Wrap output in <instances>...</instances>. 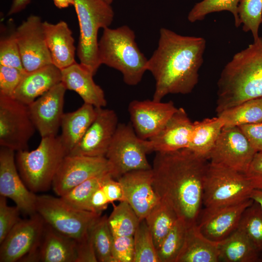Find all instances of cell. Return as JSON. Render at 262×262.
<instances>
[{"label":"cell","instance_id":"1","mask_svg":"<svg viewBox=\"0 0 262 262\" xmlns=\"http://www.w3.org/2000/svg\"><path fill=\"white\" fill-rule=\"evenodd\" d=\"M209 164L207 158L188 148L157 152L153 161L155 192L189 226L197 223L201 212Z\"/></svg>","mask_w":262,"mask_h":262},{"label":"cell","instance_id":"2","mask_svg":"<svg viewBox=\"0 0 262 262\" xmlns=\"http://www.w3.org/2000/svg\"><path fill=\"white\" fill-rule=\"evenodd\" d=\"M206 43L201 37L160 29L157 48L147 65V71L155 81L152 99L162 101L168 94H187L193 91L198 81Z\"/></svg>","mask_w":262,"mask_h":262},{"label":"cell","instance_id":"3","mask_svg":"<svg viewBox=\"0 0 262 262\" xmlns=\"http://www.w3.org/2000/svg\"><path fill=\"white\" fill-rule=\"evenodd\" d=\"M217 86V115L262 98V37L233 56L223 69Z\"/></svg>","mask_w":262,"mask_h":262},{"label":"cell","instance_id":"4","mask_svg":"<svg viewBox=\"0 0 262 262\" xmlns=\"http://www.w3.org/2000/svg\"><path fill=\"white\" fill-rule=\"evenodd\" d=\"M134 31L127 25L103 29L98 43L100 63L119 71L125 83L138 84L147 71L148 59L140 50Z\"/></svg>","mask_w":262,"mask_h":262},{"label":"cell","instance_id":"5","mask_svg":"<svg viewBox=\"0 0 262 262\" xmlns=\"http://www.w3.org/2000/svg\"><path fill=\"white\" fill-rule=\"evenodd\" d=\"M68 154L59 136L42 137L36 149L17 151L16 162L26 186L35 193L52 186L59 166Z\"/></svg>","mask_w":262,"mask_h":262},{"label":"cell","instance_id":"6","mask_svg":"<svg viewBox=\"0 0 262 262\" xmlns=\"http://www.w3.org/2000/svg\"><path fill=\"white\" fill-rule=\"evenodd\" d=\"M80 35L77 55L80 63L94 75L101 66L98 54V33L100 29L109 27L114 18L110 4L105 0H74Z\"/></svg>","mask_w":262,"mask_h":262},{"label":"cell","instance_id":"7","mask_svg":"<svg viewBox=\"0 0 262 262\" xmlns=\"http://www.w3.org/2000/svg\"><path fill=\"white\" fill-rule=\"evenodd\" d=\"M36 211L55 230L79 242L89 238L92 227L101 216L76 208L61 197L47 195L37 196Z\"/></svg>","mask_w":262,"mask_h":262},{"label":"cell","instance_id":"8","mask_svg":"<svg viewBox=\"0 0 262 262\" xmlns=\"http://www.w3.org/2000/svg\"><path fill=\"white\" fill-rule=\"evenodd\" d=\"M151 152L149 140L140 138L131 123H119L105 156L112 177L117 180L132 171L151 169L147 154Z\"/></svg>","mask_w":262,"mask_h":262},{"label":"cell","instance_id":"9","mask_svg":"<svg viewBox=\"0 0 262 262\" xmlns=\"http://www.w3.org/2000/svg\"><path fill=\"white\" fill-rule=\"evenodd\" d=\"M254 189L243 173L210 163L204 185L203 205L217 207L244 201Z\"/></svg>","mask_w":262,"mask_h":262},{"label":"cell","instance_id":"10","mask_svg":"<svg viewBox=\"0 0 262 262\" xmlns=\"http://www.w3.org/2000/svg\"><path fill=\"white\" fill-rule=\"evenodd\" d=\"M36 128L28 106L14 98L0 95V145L15 151L27 150Z\"/></svg>","mask_w":262,"mask_h":262},{"label":"cell","instance_id":"11","mask_svg":"<svg viewBox=\"0 0 262 262\" xmlns=\"http://www.w3.org/2000/svg\"><path fill=\"white\" fill-rule=\"evenodd\" d=\"M256 152L239 127H224L208 160L213 164L245 174Z\"/></svg>","mask_w":262,"mask_h":262},{"label":"cell","instance_id":"12","mask_svg":"<svg viewBox=\"0 0 262 262\" xmlns=\"http://www.w3.org/2000/svg\"><path fill=\"white\" fill-rule=\"evenodd\" d=\"M14 34L26 72L52 64L40 17L29 16L17 27Z\"/></svg>","mask_w":262,"mask_h":262},{"label":"cell","instance_id":"13","mask_svg":"<svg viewBox=\"0 0 262 262\" xmlns=\"http://www.w3.org/2000/svg\"><path fill=\"white\" fill-rule=\"evenodd\" d=\"M45 221L37 213L21 219L0 244V262L23 261L37 247Z\"/></svg>","mask_w":262,"mask_h":262},{"label":"cell","instance_id":"14","mask_svg":"<svg viewBox=\"0 0 262 262\" xmlns=\"http://www.w3.org/2000/svg\"><path fill=\"white\" fill-rule=\"evenodd\" d=\"M106 173L111 174L106 157L67 155L59 166L52 186L61 197L89 178Z\"/></svg>","mask_w":262,"mask_h":262},{"label":"cell","instance_id":"15","mask_svg":"<svg viewBox=\"0 0 262 262\" xmlns=\"http://www.w3.org/2000/svg\"><path fill=\"white\" fill-rule=\"evenodd\" d=\"M0 196L11 199L26 215L36 213L37 196L28 189L18 173L15 151L3 147L0 148Z\"/></svg>","mask_w":262,"mask_h":262},{"label":"cell","instance_id":"16","mask_svg":"<svg viewBox=\"0 0 262 262\" xmlns=\"http://www.w3.org/2000/svg\"><path fill=\"white\" fill-rule=\"evenodd\" d=\"M96 109L94 120L68 155L105 157L119 124L118 117L113 110Z\"/></svg>","mask_w":262,"mask_h":262},{"label":"cell","instance_id":"17","mask_svg":"<svg viewBox=\"0 0 262 262\" xmlns=\"http://www.w3.org/2000/svg\"><path fill=\"white\" fill-rule=\"evenodd\" d=\"M177 109L171 101L133 100L129 105L128 111L137 135L141 139L149 140L161 131Z\"/></svg>","mask_w":262,"mask_h":262},{"label":"cell","instance_id":"18","mask_svg":"<svg viewBox=\"0 0 262 262\" xmlns=\"http://www.w3.org/2000/svg\"><path fill=\"white\" fill-rule=\"evenodd\" d=\"M67 89L60 82L28 105L31 118L41 138L57 136Z\"/></svg>","mask_w":262,"mask_h":262},{"label":"cell","instance_id":"19","mask_svg":"<svg viewBox=\"0 0 262 262\" xmlns=\"http://www.w3.org/2000/svg\"><path fill=\"white\" fill-rule=\"evenodd\" d=\"M85 241L79 242L68 237L45 222L37 247L23 262H82Z\"/></svg>","mask_w":262,"mask_h":262},{"label":"cell","instance_id":"20","mask_svg":"<svg viewBox=\"0 0 262 262\" xmlns=\"http://www.w3.org/2000/svg\"><path fill=\"white\" fill-rule=\"evenodd\" d=\"M253 202L244 201L217 207L205 208L197 223L200 232L207 238L220 242L235 231L245 210Z\"/></svg>","mask_w":262,"mask_h":262},{"label":"cell","instance_id":"21","mask_svg":"<svg viewBox=\"0 0 262 262\" xmlns=\"http://www.w3.org/2000/svg\"><path fill=\"white\" fill-rule=\"evenodd\" d=\"M152 169L127 173L117 180L120 183L127 201L140 220L144 219L161 201L152 184Z\"/></svg>","mask_w":262,"mask_h":262},{"label":"cell","instance_id":"22","mask_svg":"<svg viewBox=\"0 0 262 262\" xmlns=\"http://www.w3.org/2000/svg\"><path fill=\"white\" fill-rule=\"evenodd\" d=\"M193 124L185 110L178 108L161 131L149 140L152 152L187 148L192 136Z\"/></svg>","mask_w":262,"mask_h":262},{"label":"cell","instance_id":"23","mask_svg":"<svg viewBox=\"0 0 262 262\" xmlns=\"http://www.w3.org/2000/svg\"><path fill=\"white\" fill-rule=\"evenodd\" d=\"M61 71V82L66 89L77 93L84 103L96 108H104L106 106L103 89L95 83L94 75L85 66L76 62Z\"/></svg>","mask_w":262,"mask_h":262},{"label":"cell","instance_id":"24","mask_svg":"<svg viewBox=\"0 0 262 262\" xmlns=\"http://www.w3.org/2000/svg\"><path fill=\"white\" fill-rule=\"evenodd\" d=\"M43 27L52 64L62 70L75 63L74 39L67 24L64 21L56 24L46 21Z\"/></svg>","mask_w":262,"mask_h":262},{"label":"cell","instance_id":"25","mask_svg":"<svg viewBox=\"0 0 262 262\" xmlns=\"http://www.w3.org/2000/svg\"><path fill=\"white\" fill-rule=\"evenodd\" d=\"M61 82V71L51 64L31 72H26L13 98L27 105Z\"/></svg>","mask_w":262,"mask_h":262},{"label":"cell","instance_id":"26","mask_svg":"<svg viewBox=\"0 0 262 262\" xmlns=\"http://www.w3.org/2000/svg\"><path fill=\"white\" fill-rule=\"evenodd\" d=\"M96 115V108L85 103L75 111L64 114L59 136L68 154L81 141Z\"/></svg>","mask_w":262,"mask_h":262},{"label":"cell","instance_id":"27","mask_svg":"<svg viewBox=\"0 0 262 262\" xmlns=\"http://www.w3.org/2000/svg\"><path fill=\"white\" fill-rule=\"evenodd\" d=\"M219 242L205 237L197 223L189 226L184 246L176 262H217L220 261Z\"/></svg>","mask_w":262,"mask_h":262},{"label":"cell","instance_id":"28","mask_svg":"<svg viewBox=\"0 0 262 262\" xmlns=\"http://www.w3.org/2000/svg\"><path fill=\"white\" fill-rule=\"evenodd\" d=\"M224 126L222 119L218 116L193 122L192 136L187 148L208 160Z\"/></svg>","mask_w":262,"mask_h":262},{"label":"cell","instance_id":"29","mask_svg":"<svg viewBox=\"0 0 262 262\" xmlns=\"http://www.w3.org/2000/svg\"><path fill=\"white\" fill-rule=\"evenodd\" d=\"M220 261L225 262H255L260 252L250 240L236 229L218 244Z\"/></svg>","mask_w":262,"mask_h":262},{"label":"cell","instance_id":"30","mask_svg":"<svg viewBox=\"0 0 262 262\" xmlns=\"http://www.w3.org/2000/svg\"><path fill=\"white\" fill-rule=\"evenodd\" d=\"M178 218L174 210L162 200L146 217L157 250Z\"/></svg>","mask_w":262,"mask_h":262},{"label":"cell","instance_id":"31","mask_svg":"<svg viewBox=\"0 0 262 262\" xmlns=\"http://www.w3.org/2000/svg\"><path fill=\"white\" fill-rule=\"evenodd\" d=\"M217 116L222 119L225 127L262 122V98L246 101Z\"/></svg>","mask_w":262,"mask_h":262},{"label":"cell","instance_id":"32","mask_svg":"<svg viewBox=\"0 0 262 262\" xmlns=\"http://www.w3.org/2000/svg\"><path fill=\"white\" fill-rule=\"evenodd\" d=\"M108 223L113 236H133L140 219L126 201L114 206L108 217Z\"/></svg>","mask_w":262,"mask_h":262},{"label":"cell","instance_id":"33","mask_svg":"<svg viewBox=\"0 0 262 262\" xmlns=\"http://www.w3.org/2000/svg\"><path fill=\"white\" fill-rule=\"evenodd\" d=\"M189 226L178 218L157 250L160 262H176L186 240Z\"/></svg>","mask_w":262,"mask_h":262},{"label":"cell","instance_id":"34","mask_svg":"<svg viewBox=\"0 0 262 262\" xmlns=\"http://www.w3.org/2000/svg\"><path fill=\"white\" fill-rule=\"evenodd\" d=\"M106 215L100 216L90 231V238L98 262H114L112 256L113 236Z\"/></svg>","mask_w":262,"mask_h":262},{"label":"cell","instance_id":"35","mask_svg":"<svg viewBox=\"0 0 262 262\" xmlns=\"http://www.w3.org/2000/svg\"><path fill=\"white\" fill-rule=\"evenodd\" d=\"M262 252V209L260 204L253 202L244 212L237 229Z\"/></svg>","mask_w":262,"mask_h":262},{"label":"cell","instance_id":"36","mask_svg":"<svg viewBox=\"0 0 262 262\" xmlns=\"http://www.w3.org/2000/svg\"><path fill=\"white\" fill-rule=\"evenodd\" d=\"M133 262H160L151 233L145 219L140 220L133 235Z\"/></svg>","mask_w":262,"mask_h":262},{"label":"cell","instance_id":"37","mask_svg":"<svg viewBox=\"0 0 262 262\" xmlns=\"http://www.w3.org/2000/svg\"><path fill=\"white\" fill-rule=\"evenodd\" d=\"M109 174H111L106 173L89 178L61 197L76 208L88 211L89 201L93 194Z\"/></svg>","mask_w":262,"mask_h":262},{"label":"cell","instance_id":"38","mask_svg":"<svg viewBox=\"0 0 262 262\" xmlns=\"http://www.w3.org/2000/svg\"><path fill=\"white\" fill-rule=\"evenodd\" d=\"M240 0H203L196 3L188 14L189 22H195L203 20L209 14L228 11L234 17L235 25L238 27L241 23L238 14V6Z\"/></svg>","mask_w":262,"mask_h":262},{"label":"cell","instance_id":"39","mask_svg":"<svg viewBox=\"0 0 262 262\" xmlns=\"http://www.w3.org/2000/svg\"><path fill=\"white\" fill-rule=\"evenodd\" d=\"M238 14L243 30L250 31L254 40L259 37L258 30L262 23V0H240Z\"/></svg>","mask_w":262,"mask_h":262},{"label":"cell","instance_id":"40","mask_svg":"<svg viewBox=\"0 0 262 262\" xmlns=\"http://www.w3.org/2000/svg\"><path fill=\"white\" fill-rule=\"evenodd\" d=\"M0 65L25 71L18 46L14 33L0 40Z\"/></svg>","mask_w":262,"mask_h":262},{"label":"cell","instance_id":"41","mask_svg":"<svg viewBox=\"0 0 262 262\" xmlns=\"http://www.w3.org/2000/svg\"><path fill=\"white\" fill-rule=\"evenodd\" d=\"M6 199L0 196V244L21 219L20 209L16 206L8 205Z\"/></svg>","mask_w":262,"mask_h":262},{"label":"cell","instance_id":"42","mask_svg":"<svg viewBox=\"0 0 262 262\" xmlns=\"http://www.w3.org/2000/svg\"><path fill=\"white\" fill-rule=\"evenodd\" d=\"M25 73L24 70L0 65V95L13 98Z\"/></svg>","mask_w":262,"mask_h":262},{"label":"cell","instance_id":"43","mask_svg":"<svg viewBox=\"0 0 262 262\" xmlns=\"http://www.w3.org/2000/svg\"><path fill=\"white\" fill-rule=\"evenodd\" d=\"M112 256L114 262H133V236H113Z\"/></svg>","mask_w":262,"mask_h":262},{"label":"cell","instance_id":"44","mask_svg":"<svg viewBox=\"0 0 262 262\" xmlns=\"http://www.w3.org/2000/svg\"><path fill=\"white\" fill-rule=\"evenodd\" d=\"M245 174L254 189L262 190V151L256 153Z\"/></svg>","mask_w":262,"mask_h":262},{"label":"cell","instance_id":"45","mask_svg":"<svg viewBox=\"0 0 262 262\" xmlns=\"http://www.w3.org/2000/svg\"><path fill=\"white\" fill-rule=\"evenodd\" d=\"M257 152L262 151V122L239 126Z\"/></svg>","mask_w":262,"mask_h":262},{"label":"cell","instance_id":"46","mask_svg":"<svg viewBox=\"0 0 262 262\" xmlns=\"http://www.w3.org/2000/svg\"><path fill=\"white\" fill-rule=\"evenodd\" d=\"M31 0H13L11 7L8 12V16H11L23 10Z\"/></svg>","mask_w":262,"mask_h":262},{"label":"cell","instance_id":"47","mask_svg":"<svg viewBox=\"0 0 262 262\" xmlns=\"http://www.w3.org/2000/svg\"><path fill=\"white\" fill-rule=\"evenodd\" d=\"M56 7L59 9L66 8L69 6H74V0H53Z\"/></svg>","mask_w":262,"mask_h":262},{"label":"cell","instance_id":"48","mask_svg":"<svg viewBox=\"0 0 262 262\" xmlns=\"http://www.w3.org/2000/svg\"><path fill=\"white\" fill-rule=\"evenodd\" d=\"M250 198L258 202L262 209V190L254 189L250 196Z\"/></svg>","mask_w":262,"mask_h":262},{"label":"cell","instance_id":"49","mask_svg":"<svg viewBox=\"0 0 262 262\" xmlns=\"http://www.w3.org/2000/svg\"><path fill=\"white\" fill-rule=\"evenodd\" d=\"M107 3L111 4L114 0H105Z\"/></svg>","mask_w":262,"mask_h":262}]
</instances>
